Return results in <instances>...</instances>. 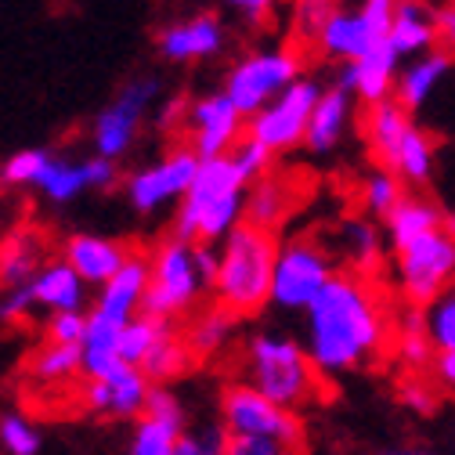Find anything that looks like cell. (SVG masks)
<instances>
[{
	"instance_id": "1",
	"label": "cell",
	"mask_w": 455,
	"mask_h": 455,
	"mask_svg": "<svg viewBox=\"0 0 455 455\" xmlns=\"http://www.w3.org/2000/svg\"><path fill=\"white\" fill-rule=\"evenodd\" d=\"M304 347L322 376H347L394 347V322L372 275L336 271L322 297L304 311Z\"/></svg>"
},
{
	"instance_id": "2",
	"label": "cell",
	"mask_w": 455,
	"mask_h": 455,
	"mask_svg": "<svg viewBox=\"0 0 455 455\" xmlns=\"http://www.w3.org/2000/svg\"><path fill=\"white\" fill-rule=\"evenodd\" d=\"M243 379L257 387L264 397H271L282 409H307L315 402H325L329 376L315 365L304 344L282 332H253L243 344Z\"/></svg>"
},
{
	"instance_id": "3",
	"label": "cell",
	"mask_w": 455,
	"mask_h": 455,
	"mask_svg": "<svg viewBox=\"0 0 455 455\" xmlns=\"http://www.w3.org/2000/svg\"><path fill=\"white\" fill-rule=\"evenodd\" d=\"M217 246L206 243H188L170 232L148 250V293L141 315L178 322L188 311H196L203 293H213L217 282Z\"/></svg>"
},
{
	"instance_id": "4",
	"label": "cell",
	"mask_w": 455,
	"mask_h": 455,
	"mask_svg": "<svg viewBox=\"0 0 455 455\" xmlns=\"http://www.w3.org/2000/svg\"><path fill=\"white\" fill-rule=\"evenodd\" d=\"M246 196L250 185L232 163V156L203 159L188 196L178 203L174 235L188 243L220 246L246 220Z\"/></svg>"
},
{
	"instance_id": "5",
	"label": "cell",
	"mask_w": 455,
	"mask_h": 455,
	"mask_svg": "<svg viewBox=\"0 0 455 455\" xmlns=\"http://www.w3.org/2000/svg\"><path fill=\"white\" fill-rule=\"evenodd\" d=\"M278 235L264 232L257 224H239L232 235L217 246V282L213 300L228 307L235 318L257 315L264 304H271V282H275V260H278Z\"/></svg>"
},
{
	"instance_id": "6",
	"label": "cell",
	"mask_w": 455,
	"mask_h": 455,
	"mask_svg": "<svg viewBox=\"0 0 455 455\" xmlns=\"http://www.w3.org/2000/svg\"><path fill=\"white\" fill-rule=\"evenodd\" d=\"M394 275L397 293L409 307L427 311L441 293L455 286V232L448 228V217L441 228L427 235H416L405 246H394Z\"/></svg>"
},
{
	"instance_id": "7",
	"label": "cell",
	"mask_w": 455,
	"mask_h": 455,
	"mask_svg": "<svg viewBox=\"0 0 455 455\" xmlns=\"http://www.w3.org/2000/svg\"><path fill=\"white\" fill-rule=\"evenodd\" d=\"M220 427L232 434V437L275 441L278 448H286L290 455H297L300 444H304V423H300V416L293 409L275 405L271 397H264L246 379L224 383V390H220Z\"/></svg>"
},
{
	"instance_id": "8",
	"label": "cell",
	"mask_w": 455,
	"mask_h": 455,
	"mask_svg": "<svg viewBox=\"0 0 455 455\" xmlns=\"http://www.w3.org/2000/svg\"><path fill=\"white\" fill-rule=\"evenodd\" d=\"M332 278H336V264L325 243L315 235H293L278 246L271 304L282 311H307Z\"/></svg>"
},
{
	"instance_id": "9",
	"label": "cell",
	"mask_w": 455,
	"mask_h": 455,
	"mask_svg": "<svg viewBox=\"0 0 455 455\" xmlns=\"http://www.w3.org/2000/svg\"><path fill=\"white\" fill-rule=\"evenodd\" d=\"M297 80H300V59L293 51H257L228 73L224 94L232 98L235 108L250 120L260 108H267L286 87H293Z\"/></svg>"
},
{
	"instance_id": "10",
	"label": "cell",
	"mask_w": 455,
	"mask_h": 455,
	"mask_svg": "<svg viewBox=\"0 0 455 455\" xmlns=\"http://www.w3.org/2000/svg\"><path fill=\"white\" fill-rule=\"evenodd\" d=\"M322 91H325V87H318L315 80L300 76L293 87L282 91L267 108H260L257 116L246 120V138L260 141V145L271 148L275 156L286 152V148H293V145H304Z\"/></svg>"
},
{
	"instance_id": "11",
	"label": "cell",
	"mask_w": 455,
	"mask_h": 455,
	"mask_svg": "<svg viewBox=\"0 0 455 455\" xmlns=\"http://www.w3.org/2000/svg\"><path fill=\"white\" fill-rule=\"evenodd\" d=\"M199 163L203 156L192 145H178L174 152H166L152 166H141L127 178V203L145 217L181 203L199 174Z\"/></svg>"
},
{
	"instance_id": "12",
	"label": "cell",
	"mask_w": 455,
	"mask_h": 455,
	"mask_svg": "<svg viewBox=\"0 0 455 455\" xmlns=\"http://www.w3.org/2000/svg\"><path fill=\"white\" fill-rule=\"evenodd\" d=\"M152 387L156 383L141 369L120 362V365H112L108 372H101L94 379H84L76 387V397H80V405L87 412H94V416H105V419H141Z\"/></svg>"
},
{
	"instance_id": "13",
	"label": "cell",
	"mask_w": 455,
	"mask_h": 455,
	"mask_svg": "<svg viewBox=\"0 0 455 455\" xmlns=\"http://www.w3.org/2000/svg\"><path fill=\"white\" fill-rule=\"evenodd\" d=\"M156 80H134L127 84L116 98H112L94 120V131H91V141H94V156H105V159H124L138 138V127H141V116L145 108L152 105L156 98Z\"/></svg>"
},
{
	"instance_id": "14",
	"label": "cell",
	"mask_w": 455,
	"mask_h": 455,
	"mask_svg": "<svg viewBox=\"0 0 455 455\" xmlns=\"http://www.w3.org/2000/svg\"><path fill=\"white\" fill-rule=\"evenodd\" d=\"M185 124H188V145L203 159L228 156L246 138V116L235 108V101L228 98L224 91L196 98L188 105V120Z\"/></svg>"
},
{
	"instance_id": "15",
	"label": "cell",
	"mask_w": 455,
	"mask_h": 455,
	"mask_svg": "<svg viewBox=\"0 0 455 455\" xmlns=\"http://www.w3.org/2000/svg\"><path fill=\"white\" fill-rule=\"evenodd\" d=\"M47 253H51V243L40 224H15L0 239V293L33 286V278L51 260Z\"/></svg>"
},
{
	"instance_id": "16",
	"label": "cell",
	"mask_w": 455,
	"mask_h": 455,
	"mask_svg": "<svg viewBox=\"0 0 455 455\" xmlns=\"http://www.w3.org/2000/svg\"><path fill=\"white\" fill-rule=\"evenodd\" d=\"M148 278H152V267H148V253L134 250L131 260L120 267V275L105 282L98 290L94 304H91V315L98 318H108L116 325H127L131 318L141 315L145 307V293H148Z\"/></svg>"
},
{
	"instance_id": "17",
	"label": "cell",
	"mask_w": 455,
	"mask_h": 455,
	"mask_svg": "<svg viewBox=\"0 0 455 455\" xmlns=\"http://www.w3.org/2000/svg\"><path fill=\"white\" fill-rule=\"evenodd\" d=\"M131 246L124 239H105V235H91V232H76L62 243V257L76 267V275L91 286H105L120 275V267L131 260Z\"/></svg>"
},
{
	"instance_id": "18",
	"label": "cell",
	"mask_w": 455,
	"mask_h": 455,
	"mask_svg": "<svg viewBox=\"0 0 455 455\" xmlns=\"http://www.w3.org/2000/svg\"><path fill=\"white\" fill-rule=\"evenodd\" d=\"M397 62L402 54L394 51V44H379L372 47L369 54H362L358 62H347L339 69V87L351 91L355 98H362L365 105H379L387 98H394V87H397Z\"/></svg>"
},
{
	"instance_id": "19",
	"label": "cell",
	"mask_w": 455,
	"mask_h": 455,
	"mask_svg": "<svg viewBox=\"0 0 455 455\" xmlns=\"http://www.w3.org/2000/svg\"><path fill=\"white\" fill-rule=\"evenodd\" d=\"M379 44H387V40H379L369 29V22L362 19L358 8H336L318 33V47L329 59H339V62H358L362 54H369Z\"/></svg>"
},
{
	"instance_id": "20",
	"label": "cell",
	"mask_w": 455,
	"mask_h": 455,
	"mask_svg": "<svg viewBox=\"0 0 455 455\" xmlns=\"http://www.w3.org/2000/svg\"><path fill=\"white\" fill-rule=\"evenodd\" d=\"M33 300H36V307H44L47 315L84 311V304H87V282L76 275V267H73L66 257L47 260L44 271L33 278Z\"/></svg>"
},
{
	"instance_id": "21",
	"label": "cell",
	"mask_w": 455,
	"mask_h": 455,
	"mask_svg": "<svg viewBox=\"0 0 455 455\" xmlns=\"http://www.w3.org/2000/svg\"><path fill=\"white\" fill-rule=\"evenodd\" d=\"M224 47V26L213 15H199L192 22L170 26L159 33V51L170 62H196V59H210Z\"/></svg>"
},
{
	"instance_id": "22",
	"label": "cell",
	"mask_w": 455,
	"mask_h": 455,
	"mask_svg": "<svg viewBox=\"0 0 455 455\" xmlns=\"http://www.w3.org/2000/svg\"><path fill=\"white\" fill-rule=\"evenodd\" d=\"M412 127V112L405 105H397L394 98L379 101V105H369L365 112V141H369V152L379 166H394V156L402 148L405 134Z\"/></svg>"
},
{
	"instance_id": "23",
	"label": "cell",
	"mask_w": 455,
	"mask_h": 455,
	"mask_svg": "<svg viewBox=\"0 0 455 455\" xmlns=\"http://www.w3.org/2000/svg\"><path fill=\"white\" fill-rule=\"evenodd\" d=\"M22 372L33 387L62 390V387H73L84 376V355L73 344H51V339H44L40 347L29 351Z\"/></svg>"
},
{
	"instance_id": "24",
	"label": "cell",
	"mask_w": 455,
	"mask_h": 455,
	"mask_svg": "<svg viewBox=\"0 0 455 455\" xmlns=\"http://www.w3.org/2000/svg\"><path fill=\"white\" fill-rule=\"evenodd\" d=\"M383 228L372 217H351L336 228V253L347 260V271L376 275L383 260Z\"/></svg>"
},
{
	"instance_id": "25",
	"label": "cell",
	"mask_w": 455,
	"mask_h": 455,
	"mask_svg": "<svg viewBox=\"0 0 455 455\" xmlns=\"http://www.w3.org/2000/svg\"><path fill=\"white\" fill-rule=\"evenodd\" d=\"M351 98L355 94L344 91L339 84L322 91V98L315 105V116H311V127H307V138H304V145L311 152H332L339 145V138H344V131L351 124V108H355Z\"/></svg>"
},
{
	"instance_id": "26",
	"label": "cell",
	"mask_w": 455,
	"mask_h": 455,
	"mask_svg": "<svg viewBox=\"0 0 455 455\" xmlns=\"http://www.w3.org/2000/svg\"><path fill=\"white\" fill-rule=\"evenodd\" d=\"M297 210V192L286 178H275L267 174L264 181L250 185V196H246V224H257L264 232H275L286 224V217Z\"/></svg>"
},
{
	"instance_id": "27",
	"label": "cell",
	"mask_w": 455,
	"mask_h": 455,
	"mask_svg": "<svg viewBox=\"0 0 455 455\" xmlns=\"http://www.w3.org/2000/svg\"><path fill=\"white\" fill-rule=\"evenodd\" d=\"M448 69H451V59H448L444 51H427V54H419V59H412L402 73H397L394 101L405 105L409 112L419 108V105L441 87V80L448 76Z\"/></svg>"
},
{
	"instance_id": "28",
	"label": "cell",
	"mask_w": 455,
	"mask_h": 455,
	"mask_svg": "<svg viewBox=\"0 0 455 455\" xmlns=\"http://www.w3.org/2000/svg\"><path fill=\"white\" fill-rule=\"evenodd\" d=\"M437 40V15L423 4V0H397L394 26H390V44L402 54H427V47Z\"/></svg>"
},
{
	"instance_id": "29",
	"label": "cell",
	"mask_w": 455,
	"mask_h": 455,
	"mask_svg": "<svg viewBox=\"0 0 455 455\" xmlns=\"http://www.w3.org/2000/svg\"><path fill=\"white\" fill-rule=\"evenodd\" d=\"M235 322H239V318L228 311V307H220V304L199 311V315L188 322V329H185V339H188L196 362L220 358L228 347H232V344H235Z\"/></svg>"
},
{
	"instance_id": "30",
	"label": "cell",
	"mask_w": 455,
	"mask_h": 455,
	"mask_svg": "<svg viewBox=\"0 0 455 455\" xmlns=\"http://www.w3.org/2000/svg\"><path fill=\"white\" fill-rule=\"evenodd\" d=\"M441 224H444V213H441L430 199H423V196H405L402 203L390 210V217L383 220V232H387V243H390V250H394V246L412 243L416 235L434 232V228H441Z\"/></svg>"
},
{
	"instance_id": "31",
	"label": "cell",
	"mask_w": 455,
	"mask_h": 455,
	"mask_svg": "<svg viewBox=\"0 0 455 455\" xmlns=\"http://www.w3.org/2000/svg\"><path fill=\"white\" fill-rule=\"evenodd\" d=\"M394 351L402 358V365L409 369V376H423L434 369L437 347L427 332V318L419 307H409V315L394 325Z\"/></svg>"
},
{
	"instance_id": "32",
	"label": "cell",
	"mask_w": 455,
	"mask_h": 455,
	"mask_svg": "<svg viewBox=\"0 0 455 455\" xmlns=\"http://www.w3.org/2000/svg\"><path fill=\"white\" fill-rule=\"evenodd\" d=\"M87 336L80 344V355H84V379H94L101 372H108L112 365H120V332L124 325L108 322V318H98L87 311Z\"/></svg>"
},
{
	"instance_id": "33",
	"label": "cell",
	"mask_w": 455,
	"mask_h": 455,
	"mask_svg": "<svg viewBox=\"0 0 455 455\" xmlns=\"http://www.w3.org/2000/svg\"><path fill=\"white\" fill-rule=\"evenodd\" d=\"M192 365H196V355H192L188 339H185V329L170 325V329H166V336H163L159 344H156V351L148 355V362L141 365V372H145L152 383L170 387V379L185 376Z\"/></svg>"
},
{
	"instance_id": "34",
	"label": "cell",
	"mask_w": 455,
	"mask_h": 455,
	"mask_svg": "<svg viewBox=\"0 0 455 455\" xmlns=\"http://www.w3.org/2000/svg\"><path fill=\"white\" fill-rule=\"evenodd\" d=\"M170 325H178V322H166V318H152V315H138L124 325L120 332V362L141 369L148 362V355L156 351V344L166 336Z\"/></svg>"
},
{
	"instance_id": "35",
	"label": "cell",
	"mask_w": 455,
	"mask_h": 455,
	"mask_svg": "<svg viewBox=\"0 0 455 455\" xmlns=\"http://www.w3.org/2000/svg\"><path fill=\"white\" fill-rule=\"evenodd\" d=\"M409 192H405V181L394 174V170H387V166H376L372 174L362 181V192H358V199H362V210H365V217H372V220H387L390 217V210L402 203Z\"/></svg>"
},
{
	"instance_id": "36",
	"label": "cell",
	"mask_w": 455,
	"mask_h": 455,
	"mask_svg": "<svg viewBox=\"0 0 455 455\" xmlns=\"http://www.w3.org/2000/svg\"><path fill=\"white\" fill-rule=\"evenodd\" d=\"M390 170H394V174L402 178L405 185H423V181L430 178V170H434V145H430V138H427L416 124L409 127V134H405L402 148H397Z\"/></svg>"
},
{
	"instance_id": "37",
	"label": "cell",
	"mask_w": 455,
	"mask_h": 455,
	"mask_svg": "<svg viewBox=\"0 0 455 455\" xmlns=\"http://www.w3.org/2000/svg\"><path fill=\"white\" fill-rule=\"evenodd\" d=\"M40 192H44V199L47 203H73L84 188H87V174H84V159L80 163H73V159H59L54 156L51 159V166L44 170V178H40V185H36Z\"/></svg>"
},
{
	"instance_id": "38",
	"label": "cell",
	"mask_w": 455,
	"mask_h": 455,
	"mask_svg": "<svg viewBox=\"0 0 455 455\" xmlns=\"http://www.w3.org/2000/svg\"><path fill=\"white\" fill-rule=\"evenodd\" d=\"M185 434L188 430H181L174 423L141 416V419H134V434H131V451L127 455H174L178 451V441Z\"/></svg>"
},
{
	"instance_id": "39",
	"label": "cell",
	"mask_w": 455,
	"mask_h": 455,
	"mask_svg": "<svg viewBox=\"0 0 455 455\" xmlns=\"http://www.w3.org/2000/svg\"><path fill=\"white\" fill-rule=\"evenodd\" d=\"M51 152L47 148H19L0 163V185L4 188H36L44 170L51 166Z\"/></svg>"
},
{
	"instance_id": "40",
	"label": "cell",
	"mask_w": 455,
	"mask_h": 455,
	"mask_svg": "<svg viewBox=\"0 0 455 455\" xmlns=\"http://www.w3.org/2000/svg\"><path fill=\"white\" fill-rule=\"evenodd\" d=\"M44 434L26 412H0V451L4 455H40Z\"/></svg>"
},
{
	"instance_id": "41",
	"label": "cell",
	"mask_w": 455,
	"mask_h": 455,
	"mask_svg": "<svg viewBox=\"0 0 455 455\" xmlns=\"http://www.w3.org/2000/svg\"><path fill=\"white\" fill-rule=\"evenodd\" d=\"M423 318H427V332H430V339H434L437 355H441V351H455V286H451L448 293H441V297L423 311Z\"/></svg>"
},
{
	"instance_id": "42",
	"label": "cell",
	"mask_w": 455,
	"mask_h": 455,
	"mask_svg": "<svg viewBox=\"0 0 455 455\" xmlns=\"http://www.w3.org/2000/svg\"><path fill=\"white\" fill-rule=\"evenodd\" d=\"M232 163L239 166V174L246 178V185H257V181H264L267 174H271V163H275V152L271 148H264L260 141H253V138H243L232 152Z\"/></svg>"
},
{
	"instance_id": "43",
	"label": "cell",
	"mask_w": 455,
	"mask_h": 455,
	"mask_svg": "<svg viewBox=\"0 0 455 455\" xmlns=\"http://www.w3.org/2000/svg\"><path fill=\"white\" fill-rule=\"evenodd\" d=\"M87 311H59V315H47L44 322V339L51 344H73L80 347L84 336H87Z\"/></svg>"
},
{
	"instance_id": "44",
	"label": "cell",
	"mask_w": 455,
	"mask_h": 455,
	"mask_svg": "<svg viewBox=\"0 0 455 455\" xmlns=\"http://www.w3.org/2000/svg\"><path fill=\"white\" fill-rule=\"evenodd\" d=\"M336 8H339L336 0H293V22H297L300 36L318 40L322 26L329 22V15H332Z\"/></svg>"
},
{
	"instance_id": "45",
	"label": "cell",
	"mask_w": 455,
	"mask_h": 455,
	"mask_svg": "<svg viewBox=\"0 0 455 455\" xmlns=\"http://www.w3.org/2000/svg\"><path fill=\"white\" fill-rule=\"evenodd\" d=\"M145 416H152V419H163V423H174V427H181L185 430V405H181V397L170 390V387H152V394H148V405H145Z\"/></svg>"
},
{
	"instance_id": "46",
	"label": "cell",
	"mask_w": 455,
	"mask_h": 455,
	"mask_svg": "<svg viewBox=\"0 0 455 455\" xmlns=\"http://www.w3.org/2000/svg\"><path fill=\"white\" fill-rule=\"evenodd\" d=\"M33 311H36L33 286L0 293V322H4V325H26V322L33 318Z\"/></svg>"
},
{
	"instance_id": "47",
	"label": "cell",
	"mask_w": 455,
	"mask_h": 455,
	"mask_svg": "<svg viewBox=\"0 0 455 455\" xmlns=\"http://www.w3.org/2000/svg\"><path fill=\"white\" fill-rule=\"evenodd\" d=\"M228 448V430L224 427H210L206 434H185L178 441L174 455H224Z\"/></svg>"
},
{
	"instance_id": "48",
	"label": "cell",
	"mask_w": 455,
	"mask_h": 455,
	"mask_svg": "<svg viewBox=\"0 0 455 455\" xmlns=\"http://www.w3.org/2000/svg\"><path fill=\"white\" fill-rule=\"evenodd\" d=\"M84 174H87V188L105 192V188H112L120 181V166L112 159H105V156H94V159H84Z\"/></svg>"
},
{
	"instance_id": "49",
	"label": "cell",
	"mask_w": 455,
	"mask_h": 455,
	"mask_svg": "<svg viewBox=\"0 0 455 455\" xmlns=\"http://www.w3.org/2000/svg\"><path fill=\"white\" fill-rule=\"evenodd\" d=\"M224 455H290L286 448H278L275 441H260V437H232L228 434V448Z\"/></svg>"
},
{
	"instance_id": "50",
	"label": "cell",
	"mask_w": 455,
	"mask_h": 455,
	"mask_svg": "<svg viewBox=\"0 0 455 455\" xmlns=\"http://www.w3.org/2000/svg\"><path fill=\"white\" fill-rule=\"evenodd\" d=\"M437 44L448 59H455V4L437 12Z\"/></svg>"
},
{
	"instance_id": "51",
	"label": "cell",
	"mask_w": 455,
	"mask_h": 455,
	"mask_svg": "<svg viewBox=\"0 0 455 455\" xmlns=\"http://www.w3.org/2000/svg\"><path fill=\"white\" fill-rule=\"evenodd\" d=\"M430 376H434L437 387H444L448 394H455V351H441V355L434 358Z\"/></svg>"
},
{
	"instance_id": "52",
	"label": "cell",
	"mask_w": 455,
	"mask_h": 455,
	"mask_svg": "<svg viewBox=\"0 0 455 455\" xmlns=\"http://www.w3.org/2000/svg\"><path fill=\"white\" fill-rule=\"evenodd\" d=\"M402 397H405V405H412V409H419V412H430V409H434L430 387H423L419 376H409V383L402 387Z\"/></svg>"
},
{
	"instance_id": "53",
	"label": "cell",
	"mask_w": 455,
	"mask_h": 455,
	"mask_svg": "<svg viewBox=\"0 0 455 455\" xmlns=\"http://www.w3.org/2000/svg\"><path fill=\"white\" fill-rule=\"evenodd\" d=\"M228 4H232V8H239L243 15H250L253 22H260L271 8H275V0H228Z\"/></svg>"
},
{
	"instance_id": "54",
	"label": "cell",
	"mask_w": 455,
	"mask_h": 455,
	"mask_svg": "<svg viewBox=\"0 0 455 455\" xmlns=\"http://www.w3.org/2000/svg\"><path fill=\"white\" fill-rule=\"evenodd\" d=\"M379 455H434V451L419 448V444H394V448H383Z\"/></svg>"
}]
</instances>
